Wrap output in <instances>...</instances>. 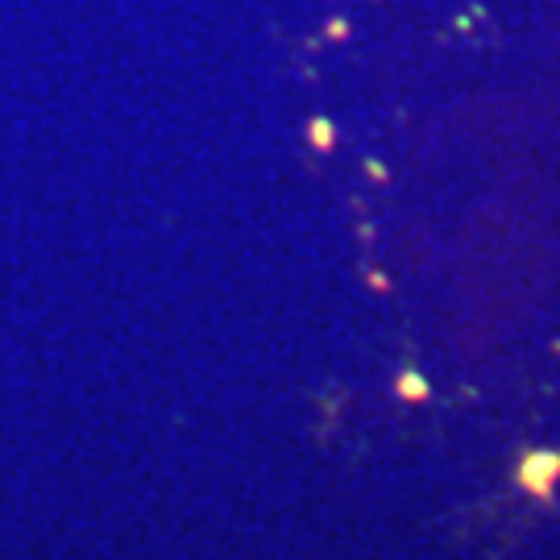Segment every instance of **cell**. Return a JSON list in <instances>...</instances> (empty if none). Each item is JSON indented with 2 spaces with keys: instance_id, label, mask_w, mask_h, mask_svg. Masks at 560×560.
Returning <instances> with one entry per match:
<instances>
[{
  "instance_id": "cell-2",
  "label": "cell",
  "mask_w": 560,
  "mask_h": 560,
  "mask_svg": "<svg viewBox=\"0 0 560 560\" xmlns=\"http://www.w3.org/2000/svg\"><path fill=\"white\" fill-rule=\"evenodd\" d=\"M399 395H402V399H423V395H428V386H423L420 378H402Z\"/></svg>"
},
{
  "instance_id": "cell-1",
  "label": "cell",
  "mask_w": 560,
  "mask_h": 560,
  "mask_svg": "<svg viewBox=\"0 0 560 560\" xmlns=\"http://www.w3.org/2000/svg\"><path fill=\"white\" fill-rule=\"evenodd\" d=\"M527 494H536V499H552V490H557L560 481V453H527L520 460V474H515Z\"/></svg>"
}]
</instances>
